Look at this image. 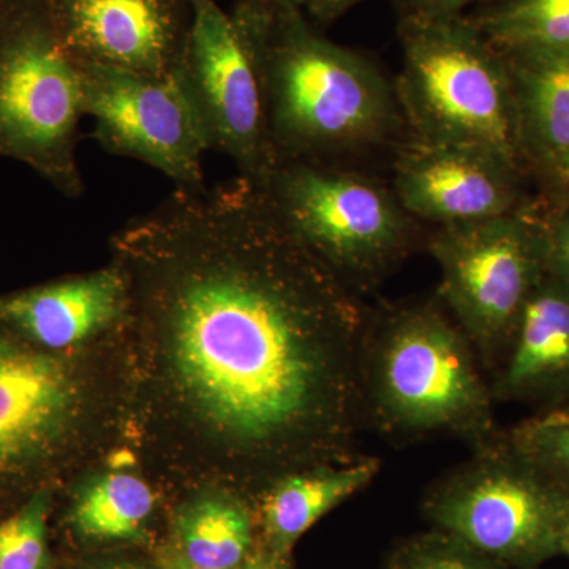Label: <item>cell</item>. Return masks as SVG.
<instances>
[{
	"label": "cell",
	"mask_w": 569,
	"mask_h": 569,
	"mask_svg": "<svg viewBox=\"0 0 569 569\" xmlns=\"http://www.w3.org/2000/svg\"><path fill=\"white\" fill-rule=\"evenodd\" d=\"M140 276L176 369L241 447L362 458L361 343L370 307L247 179L178 189L114 239Z\"/></svg>",
	"instance_id": "obj_1"
},
{
	"label": "cell",
	"mask_w": 569,
	"mask_h": 569,
	"mask_svg": "<svg viewBox=\"0 0 569 569\" xmlns=\"http://www.w3.org/2000/svg\"><path fill=\"white\" fill-rule=\"evenodd\" d=\"M260 80L271 160L369 170L408 138L395 78L299 7L231 13ZM370 171V170H369Z\"/></svg>",
	"instance_id": "obj_2"
},
{
	"label": "cell",
	"mask_w": 569,
	"mask_h": 569,
	"mask_svg": "<svg viewBox=\"0 0 569 569\" xmlns=\"http://www.w3.org/2000/svg\"><path fill=\"white\" fill-rule=\"evenodd\" d=\"M361 388L367 422L391 437H458L475 448L498 432L477 348L437 296L370 307Z\"/></svg>",
	"instance_id": "obj_3"
},
{
	"label": "cell",
	"mask_w": 569,
	"mask_h": 569,
	"mask_svg": "<svg viewBox=\"0 0 569 569\" xmlns=\"http://www.w3.org/2000/svg\"><path fill=\"white\" fill-rule=\"evenodd\" d=\"M250 182L276 216L361 296L376 290L422 239V223L402 208L391 183L369 170L271 160Z\"/></svg>",
	"instance_id": "obj_4"
},
{
	"label": "cell",
	"mask_w": 569,
	"mask_h": 569,
	"mask_svg": "<svg viewBox=\"0 0 569 569\" xmlns=\"http://www.w3.org/2000/svg\"><path fill=\"white\" fill-rule=\"evenodd\" d=\"M397 37L408 137L482 146L520 164L507 63L470 18L399 17Z\"/></svg>",
	"instance_id": "obj_5"
},
{
	"label": "cell",
	"mask_w": 569,
	"mask_h": 569,
	"mask_svg": "<svg viewBox=\"0 0 569 569\" xmlns=\"http://www.w3.org/2000/svg\"><path fill=\"white\" fill-rule=\"evenodd\" d=\"M82 116L81 63L67 48L54 0H0V159L80 198Z\"/></svg>",
	"instance_id": "obj_6"
},
{
	"label": "cell",
	"mask_w": 569,
	"mask_h": 569,
	"mask_svg": "<svg viewBox=\"0 0 569 569\" xmlns=\"http://www.w3.org/2000/svg\"><path fill=\"white\" fill-rule=\"evenodd\" d=\"M466 462L432 482L427 518L500 567L535 569L560 556L569 493L508 443L478 445Z\"/></svg>",
	"instance_id": "obj_7"
},
{
	"label": "cell",
	"mask_w": 569,
	"mask_h": 569,
	"mask_svg": "<svg viewBox=\"0 0 569 569\" xmlns=\"http://www.w3.org/2000/svg\"><path fill=\"white\" fill-rule=\"evenodd\" d=\"M426 247L440 271L437 298L492 376L523 307L546 276L535 197L508 216L432 228Z\"/></svg>",
	"instance_id": "obj_8"
},
{
	"label": "cell",
	"mask_w": 569,
	"mask_h": 569,
	"mask_svg": "<svg viewBox=\"0 0 569 569\" xmlns=\"http://www.w3.org/2000/svg\"><path fill=\"white\" fill-rule=\"evenodd\" d=\"M80 63L84 114L96 121L92 137L104 151L151 164L178 189L204 187L209 144L178 71L151 77Z\"/></svg>",
	"instance_id": "obj_9"
},
{
	"label": "cell",
	"mask_w": 569,
	"mask_h": 569,
	"mask_svg": "<svg viewBox=\"0 0 569 569\" xmlns=\"http://www.w3.org/2000/svg\"><path fill=\"white\" fill-rule=\"evenodd\" d=\"M178 74L209 151L230 157L241 178H260L271 163L260 80L233 18L216 0L193 3Z\"/></svg>",
	"instance_id": "obj_10"
},
{
	"label": "cell",
	"mask_w": 569,
	"mask_h": 569,
	"mask_svg": "<svg viewBox=\"0 0 569 569\" xmlns=\"http://www.w3.org/2000/svg\"><path fill=\"white\" fill-rule=\"evenodd\" d=\"M389 167L399 203L418 222L433 228L508 216L533 200L520 164L482 146L408 137Z\"/></svg>",
	"instance_id": "obj_11"
},
{
	"label": "cell",
	"mask_w": 569,
	"mask_h": 569,
	"mask_svg": "<svg viewBox=\"0 0 569 569\" xmlns=\"http://www.w3.org/2000/svg\"><path fill=\"white\" fill-rule=\"evenodd\" d=\"M63 39L86 63L171 77L193 21L190 0H54Z\"/></svg>",
	"instance_id": "obj_12"
},
{
	"label": "cell",
	"mask_w": 569,
	"mask_h": 569,
	"mask_svg": "<svg viewBox=\"0 0 569 569\" xmlns=\"http://www.w3.org/2000/svg\"><path fill=\"white\" fill-rule=\"evenodd\" d=\"M74 403L77 389L61 361L0 331V471L43 455Z\"/></svg>",
	"instance_id": "obj_13"
},
{
	"label": "cell",
	"mask_w": 569,
	"mask_h": 569,
	"mask_svg": "<svg viewBox=\"0 0 569 569\" xmlns=\"http://www.w3.org/2000/svg\"><path fill=\"white\" fill-rule=\"evenodd\" d=\"M132 291L119 264L0 296V326L47 350L81 346L129 317Z\"/></svg>",
	"instance_id": "obj_14"
},
{
	"label": "cell",
	"mask_w": 569,
	"mask_h": 569,
	"mask_svg": "<svg viewBox=\"0 0 569 569\" xmlns=\"http://www.w3.org/2000/svg\"><path fill=\"white\" fill-rule=\"evenodd\" d=\"M490 388L496 400H569V283L546 274L523 307Z\"/></svg>",
	"instance_id": "obj_15"
},
{
	"label": "cell",
	"mask_w": 569,
	"mask_h": 569,
	"mask_svg": "<svg viewBox=\"0 0 569 569\" xmlns=\"http://www.w3.org/2000/svg\"><path fill=\"white\" fill-rule=\"evenodd\" d=\"M498 51L511 82L520 167L537 182L569 157V48Z\"/></svg>",
	"instance_id": "obj_16"
},
{
	"label": "cell",
	"mask_w": 569,
	"mask_h": 569,
	"mask_svg": "<svg viewBox=\"0 0 569 569\" xmlns=\"http://www.w3.org/2000/svg\"><path fill=\"white\" fill-rule=\"evenodd\" d=\"M380 470V459L362 456L353 462L302 468L277 478L263 498L271 552L287 553L331 509L372 485Z\"/></svg>",
	"instance_id": "obj_17"
},
{
	"label": "cell",
	"mask_w": 569,
	"mask_h": 569,
	"mask_svg": "<svg viewBox=\"0 0 569 569\" xmlns=\"http://www.w3.org/2000/svg\"><path fill=\"white\" fill-rule=\"evenodd\" d=\"M178 541V552L197 567L238 569L250 556L252 518L231 498H204L179 516Z\"/></svg>",
	"instance_id": "obj_18"
},
{
	"label": "cell",
	"mask_w": 569,
	"mask_h": 569,
	"mask_svg": "<svg viewBox=\"0 0 569 569\" xmlns=\"http://www.w3.org/2000/svg\"><path fill=\"white\" fill-rule=\"evenodd\" d=\"M467 17L497 50L569 48V0H489Z\"/></svg>",
	"instance_id": "obj_19"
},
{
	"label": "cell",
	"mask_w": 569,
	"mask_h": 569,
	"mask_svg": "<svg viewBox=\"0 0 569 569\" xmlns=\"http://www.w3.org/2000/svg\"><path fill=\"white\" fill-rule=\"evenodd\" d=\"M156 498L142 479L108 473L91 482L78 497L71 522L82 537L114 541L141 537Z\"/></svg>",
	"instance_id": "obj_20"
},
{
	"label": "cell",
	"mask_w": 569,
	"mask_h": 569,
	"mask_svg": "<svg viewBox=\"0 0 569 569\" xmlns=\"http://www.w3.org/2000/svg\"><path fill=\"white\" fill-rule=\"evenodd\" d=\"M505 437L527 462L569 493V400L542 408Z\"/></svg>",
	"instance_id": "obj_21"
},
{
	"label": "cell",
	"mask_w": 569,
	"mask_h": 569,
	"mask_svg": "<svg viewBox=\"0 0 569 569\" xmlns=\"http://www.w3.org/2000/svg\"><path fill=\"white\" fill-rule=\"evenodd\" d=\"M47 515L48 498L40 493L0 523V569H44Z\"/></svg>",
	"instance_id": "obj_22"
},
{
	"label": "cell",
	"mask_w": 569,
	"mask_h": 569,
	"mask_svg": "<svg viewBox=\"0 0 569 569\" xmlns=\"http://www.w3.org/2000/svg\"><path fill=\"white\" fill-rule=\"evenodd\" d=\"M388 569H505L447 531L406 542L389 560Z\"/></svg>",
	"instance_id": "obj_23"
},
{
	"label": "cell",
	"mask_w": 569,
	"mask_h": 569,
	"mask_svg": "<svg viewBox=\"0 0 569 569\" xmlns=\"http://www.w3.org/2000/svg\"><path fill=\"white\" fill-rule=\"evenodd\" d=\"M537 209L545 249L546 274L569 283V203H537Z\"/></svg>",
	"instance_id": "obj_24"
},
{
	"label": "cell",
	"mask_w": 569,
	"mask_h": 569,
	"mask_svg": "<svg viewBox=\"0 0 569 569\" xmlns=\"http://www.w3.org/2000/svg\"><path fill=\"white\" fill-rule=\"evenodd\" d=\"M489 0H395L399 17L449 18L467 14L468 7Z\"/></svg>",
	"instance_id": "obj_25"
},
{
	"label": "cell",
	"mask_w": 569,
	"mask_h": 569,
	"mask_svg": "<svg viewBox=\"0 0 569 569\" xmlns=\"http://www.w3.org/2000/svg\"><path fill=\"white\" fill-rule=\"evenodd\" d=\"M537 200L541 206H560L569 203V157L556 168L539 178Z\"/></svg>",
	"instance_id": "obj_26"
},
{
	"label": "cell",
	"mask_w": 569,
	"mask_h": 569,
	"mask_svg": "<svg viewBox=\"0 0 569 569\" xmlns=\"http://www.w3.org/2000/svg\"><path fill=\"white\" fill-rule=\"evenodd\" d=\"M365 0H296L299 9L305 11L316 24H332L336 20Z\"/></svg>",
	"instance_id": "obj_27"
},
{
	"label": "cell",
	"mask_w": 569,
	"mask_h": 569,
	"mask_svg": "<svg viewBox=\"0 0 569 569\" xmlns=\"http://www.w3.org/2000/svg\"><path fill=\"white\" fill-rule=\"evenodd\" d=\"M298 7L296 0H238L236 9L252 11V13H274V11Z\"/></svg>",
	"instance_id": "obj_28"
},
{
	"label": "cell",
	"mask_w": 569,
	"mask_h": 569,
	"mask_svg": "<svg viewBox=\"0 0 569 569\" xmlns=\"http://www.w3.org/2000/svg\"><path fill=\"white\" fill-rule=\"evenodd\" d=\"M280 556L271 552H257L247 557L244 563L239 569H284L279 560Z\"/></svg>",
	"instance_id": "obj_29"
},
{
	"label": "cell",
	"mask_w": 569,
	"mask_h": 569,
	"mask_svg": "<svg viewBox=\"0 0 569 569\" xmlns=\"http://www.w3.org/2000/svg\"><path fill=\"white\" fill-rule=\"evenodd\" d=\"M162 569H206L190 563L189 560L183 559L181 553H168L163 557Z\"/></svg>",
	"instance_id": "obj_30"
},
{
	"label": "cell",
	"mask_w": 569,
	"mask_h": 569,
	"mask_svg": "<svg viewBox=\"0 0 569 569\" xmlns=\"http://www.w3.org/2000/svg\"><path fill=\"white\" fill-rule=\"evenodd\" d=\"M560 553L569 557V509L567 516H565L563 526H561Z\"/></svg>",
	"instance_id": "obj_31"
},
{
	"label": "cell",
	"mask_w": 569,
	"mask_h": 569,
	"mask_svg": "<svg viewBox=\"0 0 569 569\" xmlns=\"http://www.w3.org/2000/svg\"><path fill=\"white\" fill-rule=\"evenodd\" d=\"M103 569H140V568H133V567H111V568H103Z\"/></svg>",
	"instance_id": "obj_32"
},
{
	"label": "cell",
	"mask_w": 569,
	"mask_h": 569,
	"mask_svg": "<svg viewBox=\"0 0 569 569\" xmlns=\"http://www.w3.org/2000/svg\"><path fill=\"white\" fill-rule=\"evenodd\" d=\"M190 2H192L193 6V3L200 2V0H190Z\"/></svg>",
	"instance_id": "obj_33"
}]
</instances>
